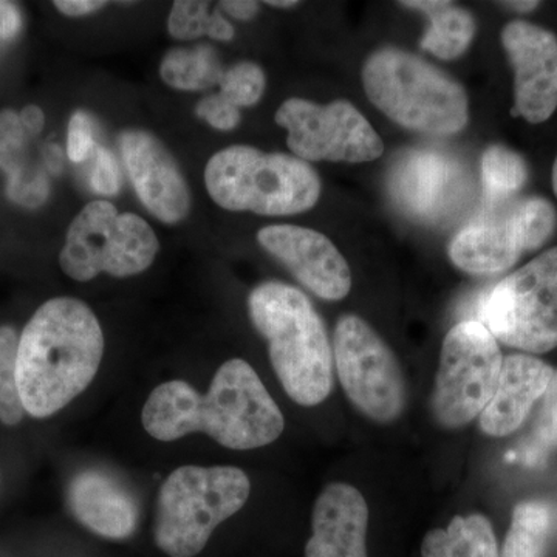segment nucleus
<instances>
[{
  "label": "nucleus",
  "instance_id": "nucleus-1",
  "mask_svg": "<svg viewBox=\"0 0 557 557\" xmlns=\"http://www.w3.org/2000/svg\"><path fill=\"white\" fill-rule=\"evenodd\" d=\"M141 420L150 437L160 442L203 432L236 450L271 445L285 429L276 401L256 370L239 358L220 366L207 395L182 380L160 384L149 395Z\"/></svg>",
  "mask_w": 557,
  "mask_h": 557
},
{
  "label": "nucleus",
  "instance_id": "nucleus-2",
  "mask_svg": "<svg viewBox=\"0 0 557 557\" xmlns=\"http://www.w3.org/2000/svg\"><path fill=\"white\" fill-rule=\"evenodd\" d=\"M104 335L83 300L57 298L40 306L25 325L17 350L22 405L46 418L83 394L100 370Z\"/></svg>",
  "mask_w": 557,
  "mask_h": 557
},
{
  "label": "nucleus",
  "instance_id": "nucleus-3",
  "mask_svg": "<svg viewBox=\"0 0 557 557\" xmlns=\"http://www.w3.org/2000/svg\"><path fill=\"white\" fill-rule=\"evenodd\" d=\"M248 310L288 397L306 408L325 401L333 387V348L311 300L292 285L270 281L252 289Z\"/></svg>",
  "mask_w": 557,
  "mask_h": 557
},
{
  "label": "nucleus",
  "instance_id": "nucleus-4",
  "mask_svg": "<svg viewBox=\"0 0 557 557\" xmlns=\"http://www.w3.org/2000/svg\"><path fill=\"white\" fill-rule=\"evenodd\" d=\"M366 94L405 129L448 137L468 124V95L456 79L408 51L386 47L362 67Z\"/></svg>",
  "mask_w": 557,
  "mask_h": 557
},
{
  "label": "nucleus",
  "instance_id": "nucleus-5",
  "mask_svg": "<svg viewBox=\"0 0 557 557\" xmlns=\"http://www.w3.org/2000/svg\"><path fill=\"white\" fill-rule=\"evenodd\" d=\"M205 185L219 207L270 218L309 211L321 196V180L307 161L244 145L211 157Z\"/></svg>",
  "mask_w": 557,
  "mask_h": 557
},
{
  "label": "nucleus",
  "instance_id": "nucleus-6",
  "mask_svg": "<svg viewBox=\"0 0 557 557\" xmlns=\"http://www.w3.org/2000/svg\"><path fill=\"white\" fill-rule=\"evenodd\" d=\"M251 483L234 467H182L164 480L157 505L156 544L170 557H194L220 523L247 504Z\"/></svg>",
  "mask_w": 557,
  "mask_h": 557
},
{
  "label": "nucleus",
  "instance_id": "nucleus-7",
  "mask_svg": "<svg viewBox=\"0 0 557 557\" xmlns=\"http://www.w3.org/2000/svg\"><path fill=\"white\" fill-rule=\"evenodd\" d=\"M160 242L145 219L120 214L109 201H91L70 225L60 265L69 277L89 282L101 273L131 277L149 269Z\"/></svg>",
  "mask_w": 557,
  "mask_h": 557
},
{
  "label": "nucleus",
  "instance_id": "nucleus-8",
  "mask_svg": "<svg viewBox=\"0 0 557 557\" xmlns=\"http://www.w3.org/2000/svg\"><path fill=\"white\" fill-rule=\"evenodd\" d=\"M494 338L528 354L557 347V247L502 278L480 306Z\"/></svg>",
  "mask_w": 557,
  "mask_h": 557
},
{
  "label": "nucleus",
  "instance_id": "nucleus-9",
  "mask_svg": "<svg viewBox=\"0 0 557 557\" xmlns=\"http://www.w3.org/2000/svg\"><path fill=\"white\" fill-rule=\"evenodd\" d=\"M500 347L480 321L454 325L443 339L432 412L443 428L467 426L480 417L496 392Z\"/></svg>",
  "mask_w": 557,
  "mask_h": 557
},
{
  "label": "nucleus",
  "instance_id": "nucleus-10",
  "mask_svg": "<svg viewBox=\"0 0 557 557\" xmlns=\"http://www.w3.org/2000/svg\"><path fill=\"white\" fill-rule=\"evenodd\" d=\"M341 386L355 408L376 423H392L408 403L405 375L394 351L364 319H339L333 344Z\"/></svg>",
  "mask_w": 557,
  "mask_h": 557
},
{
  "label": "nucleus",
  "instance_id": "nucleus-11",
  "mask_svg": "<svg viewBox=\"0 0 557 557\" xmlns=\"http://www.w3.org/2000/svg\"><path fill=\"white\" fill-rule=\"evenodd\" d=\"M287 129V145L304 161L368 163L380 159L384 145L361 112L348 101L317 104L292 98L274 116Z\"/></svg>",
  "mask_w": 557,
  "mask_h": 557
},
{
  "label": "nucleus",
  "instance_id": "nucleus-12",
  "mask_svg": "<svg viewBox=\"0 0 557 557\" xmlns=\"http://www.w3.org/2000/svg\"><path fill=\"white\" fill-rule=\"evenodd\" d=\"M502 44L515 69V112L528 123H544L557 109L556 36L515 21L502 30Z\"/></svg>",
  "mask_w": 557,
  "mask_h": 557
},
{
  "label": "nucleus",
  "instance_id": "nucleus-13",
  "mask_svg": "<svg viewBox=\"0 0 557 557\" xmlns=\"http://www.w3.org/2000/svg\"><path fill=\"white\" fill-rule=\"evenodd\" d=\"M258 242L319 298L341 300L350 292L347 260L324 234L302 226L273 225L259 231Z\"/></svg>",
  "mask_w": 557,
  "mask_h": 557
},
{
  "label": "nucleus",
  "instance_id": "nucleus-14",
  "mask_svg": "<svg viewBox=\"0 0 557 557\" xmlns=\"http://www.w3.org/2000/svg\"><path fill=\"white\" fill-rule=\"evenodd\" d=\"M119 143L135 193L150 214L168 225L188 218L189 186L166 146L138 129L124 131Z\"/></svg>",
  "mask_w": 557,
  "mask_h": 557
},
{
  "label": "nucleus",
  "instance_id": "nucleus-15",
  "mask_svg": "<svg viewBox=\"0 0 557 557\" xmlns=\"http://www.w3.org/2000/svg\"><path fill=\"white\" fill-rule=\"evenodd\" d=\"M388 188L410 218L434 222L456 207L465 182L449 157L434 150H409L392 171Z\"/></svg>",
  "mask_w": 557,
  "mask_h": 557
},
{
  "label": "nucleus",
  "instance_id": "nucleus-16",
  "mask_svg": "<svg viewBox=\"0 0 557 557\" xmlns=\"http://www.w3.org/2000/svg\"><path fill=\"white\" fill-rule=\"evenodd\" d=\"M369 507L361 491L332 483L319 494L306 557H368Z\"/></svg>",
  "mask_w": 557,
  "mask_h": 557
},
{
  "label": "nucleus",
  "instance_id": "nucleus-17",
  "mask_svg": "<svg viewBox=\"0 0 557 557\" xmlns=\"http://www.w3.org/2000/svg\"><path fill=\"white\" fill-rule=\"evenodd\" d=\"M552 366L530 355H509L502 362L493 398L480 413V429L490 437H507L522 426L547 391Z\"/></svg>",
  "mask_w": 557,
  "mask_h": 557
},
{
  "label": "nucleus",
  "instance_id": "nucleus-18",
  "mask_svg": "<svg viewBox=\"0 0 557 557\" xmlns=\"http://www.w3.org/2000/svg\"><path fill=\"white\" fill-rule=\"evenodd\" d=\"M523 252L527 251L516 218V203L465 226L449 245L454 265L478 276L508 270Z\"/></svg>",
  "mask_w": 557,
  "mask_h": 557
},
{
  "label": "nucleus",
  "instance_id": "nucleus-19",
  "mask_svg": "<svg viewBox=\"0 0 557 557\" xmlns=\"http://www.w3.org/2000/svg\"><path fill=\"white\" fill-rule=\"evenodd\" d=\"M75 518L94 533L108 539H126L137 527L134 498L116 480L98 471H84L69 491Z\"/></svg>",
  "mask_w": 557,
  "mask_h": 557
},
{
  "label": "nucleus",
  "instance_id": "nucleus-20",
  "mask_svg": "<svg viewBox=\"0 0 557 557\" xmlns=\"http://www.w3.org/2000/svg\"><path fill=\"white\" fill-rule=\"evenodd\" d=\"M409 9L424 11L431 17V28L421 39V49L440 60H454L467 51L474 39L475 22L469 11L440 0H410L401 2Z\"/></svg>",
  "mask_w": 557,
  "mask_h": 557
},
{
  "label": "nucleus",
  "instance_id": "nucleus-21",
  "mask_svg": "<svg viewBox=\"0 0 557 557\" xmlns=\"http://www.w3.org/2000/svg\"><path fill=\"white\" fill-rule=\"evenodd\" d=\"M421 557H498L496 534L485 516H456L445 530L429 531Z\"/></svg>",
  "mask_w": 557,
  "mask_h": 557
},
{
  "label": "nucleus",
  "instance_id": "nucleus-22",
  "mask_svg": "<svg viewBox=\"0 0 557 557\" xmlns=\"http://www.w3.org/2000/svg\"><path fill=\"white\" fill-rule=\"evenodd\" d=\"M222 62L212 47L201 46L193 49H174L163 58L160 76L164 84L175 90L199 91L222 83Z\"/></svg>",
  "mask_w": 557,
  "mask_h": 557
},
{
  "label": "nucleus",
  "instance_id": "nucleus-23",
  "mask_svg": "<svg viewBox=\"0 0 557 557\" xmlns=\"http://www.w3.org/2000/svg\"><path fill=\"white\" fill-rule=\"evenodd\" d=\"M552 531V511L544 502H522L512 511L502 557H544Z\"/></svg>",
  "mask_w": 557,
  "mask_h": 557
},
{
  "label": "nucleus",
  "instance_id": "nucleus-24",
  "mask_svg": "<svg viewBox=\"0 0 557 557\" xmlns=\"http://www.w3.org/2000/svg\"><path fill=\"white\" fill-rule=\"evenodd\" d=\"M480 171L483 186L493 203L505 201L512 194L519 193L528 178L527 164L522 157L500 145L485 150L480 161Z\"/></svg>",
  "mask_w": 557,
  "mask_h": 557
},
{
  "label": "nucleus",
  "instance_id": "nucleus-25",
  "mask_svg": "<svg viewBox=\"0 0 557 557\" xmlns=\"http://www.w3.org/2000/svg\"><path fill=\"white\" fill-rule=\"evenodd\" d=\"M168 30L172 38L193 40L209 36L215 40H231L234 28L219 11L209 13L208 2L196 0H177L172 7Z\"/></svg>",
  "mask_w": 557,
  "mask_h": 557
},
{
  "label": "nucleus",
  "instance_id": "nucleus-26",
  "mask_svg": "<svg viewBox=\"0 0 557 557\" xmlns=\"http://www.w3.org/2000/svg\"><path fill=\"white\" fill-rule=\"evenodd\" d=\"M17 350L14 329L0 327V421L9 426L20 423L25 410L17 387Z\"/></svg>",
  "mask_w": 557,
  "mask_h": 557
},
{
  "label": "nucleus",
  "instance_id": "nucleus-27",
  "mask_svg": "<svg viewBox=\"0 0 557 557\" xmlns=\"http://www.w3.org/2000/svg\"><path fill=\"white\" fill-rule=\"evenodd\" d=\"M265 73L255 62H239L223 73L220 95L236 108L258 104L265 91Z\"/></svg>",
  "mask_w": 557,
  "mask_h": 557
},
{
  "label": "nucleus",
  "instance_id": "nucleus-28",
  "mask_svg": "<svg viewBox=\"0 0 557 557\" xmlns=\"http://www.w3.org/2000/svg\"><path fill=\"white\" fill-rule=\"evenodd\" d=\"M520 233L525 251L541 248L556 228V211L553 205L541 197H533L516 203Z\"/></svg>",
  "mask_w": 557,
  "mask_h": 557
},
{
  "label": "nucleus",
  "instance_id": "nucleus-29",
  "mask_svg": "<svg viewBox=\"0 0 557 557\" xmlns=\"http://www.w3.org/2000/svg\"><path fill=\"white\" fill-rule=\"evenodd\" d=\"M25 131L21 116L11 110L0 113V166L9 175L24 170L21 166L22 152H24Z\"/></svg>",
  "mask_w": 557,
  "mask_h": 557
},
{
  "label": "nucleus",
  "instance_id": "nucleus-30",
  "mask_svg": "<svg viewBox=\"0 0 557 557\" xmlns=\"http://www.w3.org/2000/svg\"><path fill=\"white\" fill-rule=\"evenodd\" d=\"M534 440L544 448L557 445V370L541 398V408L534 423Z\"/></svg>",
  "mask_w": 557,
  "mask_h": 557
},
{
  "label": "nucleus",
  "instance_id": "nucleus-31",
  "mask_svg": "<svg viewBox=\"0 0 557 557\" xmlns=\"http://www.w3.org/2000/svg\"><path fill=\"white\" fill-rule=\"evenodd\" d=\"M197 116L207 121L209 126L218 131H233L239 126L240 110L231 104L222 95H209L197 104Z\"/></svg>",
  "mask_w": 557,
  "mask_h": 557
},
{
  "label": "nucleus",
  "instance_id": "nucleus-32",
  "mask_svg": "<svg viewBox=\"0 0 557 557\" xmlns=\"http://www.w3.org/2000/svg\"><path fill=\"white\" fill-rule=\"evenodd\" d=\"M95 148V131L91 119L83 110L73 113L69 123L67 153L73 163H81Z\"/></svg>",
  "mask_w": 557,
  "mask_h": 557
},
{
  "label": "nucleus",
  "instance_id": "nucleus-33",
  "mask_svg": "<svg viewBox=\"0 0 557 557\" xmlns=\"http://www.w3.org/2000/svg\"><path fill=\"white\" fill-rule=\"evenodd\" d=\"M49 186L42 175H28L24 170L10 175L11 199L25 207H39L47 199Z\"/></svg>",
  "mask_w": 557,
  "mask_h": 557
},
{
  "label": "nucleus",
  "instance_id": "nucleus-34",
  "mask_svg": "<svg viewBox=\"0 0 557 557\" xmlns=\"http://www.w3.org/2000/svg\"><path fill=\"white\" fill-rule=\"evenodd\" d=\"M91 188L102 196H115L120 190V170L115 157L106 148H98L91 171Z\"/></svg>",
  "mask_w": 557,
  "mask_h": 557
},
{
  "label": "nucleus",
  "instance_id": "nucleus-35",
  "mask_svg": "<svg viewBox=\"0 0 557 557\" xmlns=\"http://www.w3.org/2000/svg\"><path fill=\"white\" fill-rule=\"evenodd\" d=\"M21 13L16 5L0 2V44L13 39L21 30Z\"/></svg>",
  "mask_w": 557,
  "mask_h": 557
},
{
  "label": "nucleus",
  "instance_id": "nucleus-36",
  "mask_svg": "<svg viewBox=\"0 0 557 557\" xmlns=\"http://www.w3.org/2000/svg\"><path fill=\"white\" fill-rule=\"evenodd\" d=\"M106 5L108 2H101V0H58L54 2V7L69 17L87 16V14L104 9Z\"/></svg>",
  "mask_w": 557,
  "mask_h": 557
},
{
  "label": "nucleus",
  "instance_id": "nucleus-37",
  "mask_svg": "<svg viewBox=\"0 0 557 557\" xmlns=\"http://www.w3.org/2000/svg\"><path fill=\"white\" fill-rule=\"evenodd\" d=\"M223 11L239 21H251L259 13V3L252 0H225L220 3Z\"/></svg>",
  "mask_w": 557,
  "mask_h": 557
},
{
  "label": "nucleus",
  "instance_id": "nucleus-38",
  "mask_svg": "<svg viewBox=\"0 0 557 557\" xmlns=\"http://www.w3.org/2000/svg\"><path fill=\"white\" fill-rule=\"evenodd\" d=\"M20 116L25 131L32 135L39 134L42 131L44 123H46V116H44L42 110L38 106H27L22 110Z\"/></svg>",
  "mask_w": 557,
  "mask_h": 557
},
{
  "label": "nucleus",
  "instance_id": "nucleus-39",
  "mask_svg": "<svg viewBox=\"0 0 557 557\" xmlns=\"http://www.w3.org/2000/svg\"><path fill=\"white\" fill-rule=\"evenodd\" d=\"M505 5L511 10L520 11V13H528V11L536 10L539 2H505Z\"/></svg>",
  "mask_w": 557,
  "mask_h": 557
},
{
  "label": "nucleus",
  "instance_id": "nucleus-40",
  "mask_svg": "<svg viewBox=\"0 0 557 557\" xmlns=\"http://www.w3.org/2000/svg\"><path fill=\"white\" fill-rule=\"evenodd\" d=\"M267 5L276 7V9H292V7L299 5V2H296V0H281V2L278 0H269Z\"/></svg>",
  "mask_w": 557,
  "mask_h": 557
},
{
  "label": "nucleus",
  "instance_id": "nucleus-41",
  "mask_svg": "<svg viewBox=\"0 0 557 557\" xmlns=\"http://www.w3.org/2000/svg\"><path fill=\"white\" fill-rule=\"evenodd\" d=\"M553 189H555L557 196V159L555 161V168H553Z\"/></svg>",
  "mask_w": 557,
  "mask_h": 557
}]
</instances>
